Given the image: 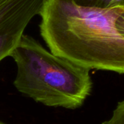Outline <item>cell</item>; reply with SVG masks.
I'll return each instance as SVG.
<instances>
[{"label": "cell", "instance_id": "obj_3", "mask_svg": "<svg viewBox=\"0 0 124 124\" xmlns=\"http://www.w3.org/2000/svg\"><path fill=\"white\" fill-rule=\"evenodd\" d=\"M44 0H0V62L19 45L32 20L39 15Z\"/></svg>", "mask_w": 124, "mask_h": 124}, {"label": "cell", "instance_id": "obj_1", "mask_svg": "<svg viewBox=\"0 0 124 124\" xmlns=\"http://www.w3.org/2000/svg\"><path fill=\"white\" fill-rule=\"evenodd\" d=\"M123 9L44 0L39 13L41 35L55 55L89 70L124 74V37L116 26Z\"/></svg>", "mask_w": 124, "mask_h": 124}, {"label": "cell", "instance_id": "obj_2", "mask_svg": "<svg viewBox=\"0 0 124 124\" xmlns=\"http://www.w3.org/2000/svg\"><path fill=\"white\" fill-rule=\"evenodd\" d=\"M15 62L18 92L48 107L76 109L89 96V69L54 54L33 37L23 35L10 56Z\"/></svg>", "mask_w": 124, "mask_h": 124}, {"label": "cell", "instance_id": "obj_4", "mask_svg": "<svg viewBox=\"0 0 124 124\" xmlns=\"http://www.w3.org/2000/svg\"><path fill=\"white\" fill-rule=\"evenodd\" d=\"M81 7L92 8H110L113 0H73Z\"/></svg>", "mask_w": 124, "mask_h": 124}, {"label": "cell", "instance_id": "obj_8", "mask_svg": "<svg viewBox=\"0 0 124 124\" xmlns=\"http://www.w3.org/2000/svg\"><path fill=\"white\" fill-rule=\"evenodd\" d=\"M0 124H3L2 122H1V121H0Z\"/></svg>", "mask_w": 124, "mask_h": 124}, {"label": "cell", "instance_id": "obj_6", "mask_svg": "<svg viewBox=\"0 0 124 124\" xmlns=\"http://www.w3.org/2000/svg\"><path fill=\"white\" fill-rule=\"evenodd\" d=\"M116 26L118 32L124 37V8L117 19Z\"/></svg>", "mask_w": 124, "mask_h": 124}, {"label": "cell", "instance_id": "obj_7", "mask_svg": "<svg viewBox=\"0 0 124 124\" xmlns=\"http://www.w3.org/2000/svg\"><path fill=\"white\" fill-rule=\"evenodd\" d=\"M117 7L124 8V0H113L110 7Z\"/></svg>", "mask_w": 124, "mask_h": 124}, {"label": "cell", "instance_id": "obj_5", "mask_svg": "<svg viewBox=\"0 0 124 124\" xmlns=\"http://www.w3.org/2000/svg\"><path fill=\"white\" fill-rule=\"evenodd\" d=\"M102 124H124V100L117 104L110 118Z\"/></svg>", "mask_w": 124, "mask_h": 124}]
</instances>
